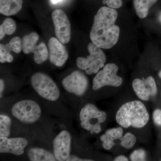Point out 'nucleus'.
I'll use <instances>...</instances> for the list:
<instances>
[{
  "label": "nucleus",
  "mask_w": 161,
  "mask_h": 161,
  "mask_svg": "<svg viewBox=\"0 0 161 161\" xmlns=\"http://www.w3.org/2000/svg\"><path fill=\"white\" fill-rule=\"evenodd\" d=\"M103 3L106 4L108 7L113 9H118L122 5V0H103Z\"/></svg>",
  "instance_id": "nucleus-24"
},
{
  "label": "nucleus",
  "mask_w": 161,
  "mask_h": 161,
  "mask_svg": "<svg viewBox=\"0 0 161 161\" xmlns=\"http://www.w3.org/2000/svg\"><path fill=\"white\" fill-rule=\"evenodd\" d=\"M12 114L20 121L32 124L39 120L41 110L36 102L32 100H23L15 103L12 108Z\"/></svg>",
  "instance_id": "nucleus-6"
},
{
  "label": "nucleus",
  "mask_w": 161,
  "mask_h": 161,
  "mask_svg": "<svg viewBox=\"0 0 161 161\" xmlns=\"http://www.w3.org/2000/svg\"><path fill=\"white\" fill-rule=\"evenodd\" d=\"M136 140L135 136L132 133L128 132L122 137L120 145L126 149H131L135 145Z\"/></svg>",
  "instance_id": "nucleus-22"
},
{
  "label": "nucleus",
  "mask_w": 161,
  "mask_h": 161,
  "mask_svg": "<svg viewBox=\"0 0 161 161\" xmlns=\"http://www.w3.org/2000/svg\"><path fill=\"white\" fill-rule=\"evenodd\" d=\"M28 142L23 137L8 138L0 137V152L1 153H11L14 155H22L24 149L27 146Z\"/></svg>",
  "instance_id": "nucleus-14"
},
{
  "label": "nucleus",
  "mask_w": 161,
  "mask_h": 161,
  "mask_svg": "<svg viewBox=\"0 0 161 161\" xmlns=\"http://www.w3.org/2000/svg\"><path fill=\"white\" fill-rule=\"evenodd\" d=\"M50 61L56 66H62L69 57L68 53L63 43L58 38L52 37L48 42Z\"/></svg>",
  "instance_id": "nucleus-12"
},
{
  "label": "nucleus",
  "mask_w": 161,
  "mask_h": 161,
  "mask_svg": "<svg viewBox=\"0 0 161 161\" xmlns=\"http://www.w3.org/2000/svg\"><path fill=\"white\" fill-rule=\"evenodd\" d=\"M52 3H53V4H57V3H59V2H61L62 0H51Z\"/></svg>",
  "instance_id": "nucleus-29"
},
{
  "label": "nucleus",
  "mask_w": 161,
  "mask_h": 161,
  "mask_svg": "<svg viewBox=\"0 0 161 161\" xmlns=\"http://www.w3.org/2000/svg\"><path fill=\"white\" fill-rule=\"evenodd\" d=\"M79 117L82 128L91 133H99L101 131L100 124L106 120L107 114L93 104L88 103L80 110Z\"/></svg>",
  "instance_id": "nucleus-4"
},
{
  "label": "nucleus",
  "mask_w": 161,
  "mask_h": 161,
  "mask_svg": "<svg viewBox=\"0 0 161 161\" xmlns=\"http://www.w3.org/2000/svg\"><path fill=\"white\" fill-rule=\"evenodd\" d=\"M31 82L34 89L43 98L55 101L60 97V92L58 86L49 76L38 72L31 76Z\"/></svg>",
  "instance_id": "nucleus-5"
},
{
  "label": "nucleus",
  "mask_w": 161,
  "mask_h": 161,
  "mask_svg": "<svg viewBox=\"0 0 161 161\" xmlns=\"http://www.w3.org/2000/svg\"><path fill=\"white\" fill-rule=\"evenodd\" d=\"M16 30V25L14 20L11 18H7L0 26V40H2L5 35H11Z\"/></svg>",
  "instance_id": "nucleus-19"
},
{
  "label": "nucleus",
  "mask_w": 161,
  "mask_h": 161,
  "mask_svg": "<svg viewBox=\"0 0 161 161\" xmlns=\"http://www.w3.org/2000/svg\"><path fill=\"white\" fill-rule=\"evenodd\" d=\"M0 48H3L8 53H10L11 51L19 53L22 49V40L19 37H14L6 45L0 44Z\"/></svg>",
  "instance_id": "nucleus-20"
},
{
  "label": "nucleus",
  "mask_w": 161,
  "mask_h": 161,
  "mask_svg": "<svg viewBox=\"0 0 161 161\" xmlns=\"http://www.w3.org/2000/svg\"><path fill=\"white\" fill-rule=\"evenodd\" d=\"M129 160L128 158L124 155L118 156L117 157L115 158L114 161H127Z\"/></svg>",
  "instance_id": "nucleus-27"
},
{
  "label": "nucleus",
  "mask_w": 161,
  "mask_h": 161,
  "mask_svg": "<svg viewBox=\"0 0 161 161\" xmlns=\"http://www.w3.org/2000/svg\"><path fill=\"white\" fill-rule=\"evenodd\" d=\"M87 49L89 56L86 58L79 57L76 64L78 68L85 71L87 75L96 74L104 65L106 57L102 50L92 42L89 43Z\"/></svg>",
  "instance_id": "nucleus-3"
},
{
  "label": "nucleus",
  "mask_w": 161,
  "mask_h": 161,
  "mask_svg": "<svg viewBox=\"0 0 161 161\" xmlns=\"http://www.w3.org/2000/svg\"><path fill=\"white\" fill-rule=\"evenodd\" d=\"M159 77L161 78V71L159 72Z\"/></svg>",
  "instance_id": "nucleus-31"
},
{
  "label": "nucleus",
  "mask_w": 161,
  "mask_h": 161,
  "mask_svg": "<svg viewBox=\"0 0 161 161\" xmlns=\"http://www.w3.org/2000/svg\"><path fill=\"white\" fill-rule=\"evenodd\" d=\"M67 161H92V160H89V159H81L79 158L78 157L76 156L75 155H71L69 156V157L67 159Z\"/></svg>",
  "instance_id": "nucleus-26"
},
{
  "label": "nucleus",
  "mask_w": 161,
  "mask_h": 161,
  "mask_svg": "<svg viewBox=\"0 0 161 161\" xmlns=\"http://www.w3.org/2000/svg\"><path fill=\"white\" fill-rule=\"evenodd\" d=\"M71 137L67 131H62L53 142L54 155L57 160L66 161L70 156Z\"/></svg>",
  "instance_id": "nucleus-11"
},
{
  "label": "nucleus",
  "mask_w": 161,
  "mask_h": 161,
  "mask_svg": "<svg viewBox=\"0 0 161 161\" xmlns=\"http://www.w3.org/2000/svg\"><path fill=\"white\" fill-rule=\"evenodd\" d=\"M153 119L154 123L158 125H161V110L156 109L153 113Z\"/></svg>",
  "instance_id": "nucleus-25"
},
{
  "label": "nucleus",
  "mask_w": 161,
  "mask_h": 161,
  "mask_svg": "<svg viewBox=\"0 0 161 161\" xmlns=\"http://www.w3.org/2000/svg\"><path fill=\"white\" fill-rule=\"evenodd\" d=\"M159 21H160L161 23V12L160 14L159 15Z\"/></svg>",
  "instance_id": "nucleus-30"
},
{
  "label": "nucleus",
  "mask_w": 161,
  "mask_h": 161,
  "mask_svg": "<svg viewBox=\"0 0 161 161\" xmlns=\"http://www.w3.org/2000/svg\"><path fill=\"white\" fill-rule=\"evenodd\" d=\"M146 157V152L142 149L135 150L130 155V159L132 161H145Z\"/></svg>",
  "instance_id": "nucleus-23"
},
{
  "label": "nucleus",
  "mask_w": 161,
  "mask_h": 161,
  "mask_svg": "<svg viewBox=\"0 0 161 161\" xmlns=\"http://www.w3.org/2000/svg\"><path fill=\"white\" fill-rule=\"evenodd\" d=\"M62 85L67 92L77 96H82L88 87V80L83 73L76 70L64 78Z\"/></svg>",
  "instance_id": "nucleus-9"
},
{
  "label": "nucleus",
  "mask_w": 161,
  "mask_h": 161,
  "mask_svg": "<svg viewBox=\"0 0 161 161\" xmlns=\"http://www.w3.org/2000/svg\"><path fill=\"white\" fill-rule=\"evenodd\" d=\"M123 130L121 127L113 128L107 130L100 137L103 142V147L106 150H109L115 145L114 141L116 140H121L123 137Z\"/></svg>",
  "instance_id": "nucleus-15"
},
{
  "label": "nucleus",
  "mask_w": 161,
  "mask_h": 161,
  "mask_svg": "<svg viewBox=\"0 0 161 161\" xmlns=\"http://www.w3.org/2000/svg\"><path fill=\"white\" fill-rule=\"evenodd\" d=\"M132 86L136 95L142 100H148L150 96H154L157 93L155 80L151 76L146 79H134Z\"/></svg>",
  "instance_id": "nucleus-13"
},
{
  "label": "nucleus",
  "mask_w": 161,
  "mask_h": 161,
  "mask_svg": "<svg viewBox=\"0 0 161 161\" xmlns=\"http://www.w3.org/2000/svg\"><path fill=\"white\" fill-rule=\"evenodd\" d=\"M118 14L113 8L102 7L94 18L90 38L98 47L108 49L115 46L119 38L120 29L115 25Z\"/></svg>",
  "instance_id": "nucleus-1"
},
{
  "label": "nucleus",
  "mask_w": 161,
  "mask_h": 161,
  "mask_svg": "<svg viewBox=\"0 0 161 161\" xmlns=\"http://www.w3.org/2000/svg\"><path fill=\"white\" fill-rule=\"evenodd\" d=\"M28 156L31 161H55L57 160L54 155L47 150L39 148L29 149Z\"/></svg>",
  "instance_id": "nucleus-17"
},
{
  "label": "nucleus",
  "mask_w": 161,
  "mask_h": 161,
  "mask_svg": "<svg viewBox=\"0 0 161 161\" xmlns=\"http://www.w3.org/2000/svg\"><path fill=\"white\" fill-rule=\"evenodd\" d=\"M52 17L56 37L64 44L69 43L71 38V26L67 16L63 10L57 9L53 12Z\"/></svg>",
  "instance_id": "nucleus-10"
},
{
  "label": "nucleus",
  "mask_w": 161,
  "mask_h": 161,
  "mask_svg": "<svg viewBox=\"0 0 161 161\" xmlns=\"http://www.w3.org/2000/svg\"><path fill=\"white\" fill-rule=\"evenodd\" d=\"M150 116L146 107L139 101H133L124 104L117 111L116 122L125 128L132 127L143 128L147 125Z\"/></svg>",
  "instance_id": "nucleus-2"
},
{
  "label": "nucleus",
  "mask_w": 161,
  "mask_h": 161,
  "mask_svg": "<svg viewBox=\"0 0 161 161\" xmlns=\"http://www.w3.org/2000/svg\"><path fill=\"white\" fill-rule=\"evenodd\" d=\"M157 0H134V6L139 17L144 19L147 16L150 7L156 3Z\"/></svg>",
  "instance_id": "nucleus-18"
},
{
  "label": "nucleus",
  "mask_w": 161,
  "mask_h": 161,
  "mask_svg": "<svg viewBox=\"0 0 161 161\" xmlns=\"http://www.w3.org/2000/svg\"><path fill=\"white\" fill-rule=\"evenodd\" d=\"M4 87H5V85L4 82L3 80L1 79L0 80V95H1V98L2 97V94L3 91H4Z\"/></svg>",
  "instance_id": "nucleus-28"
},
{
  "label": "nucleus",
  "mask_w": 161,
  "mask_h": 161,
  "mask_svg": "<svg viewBox=\"0 0 161 161\" xmlns=\"http://www.w3.org/2000/svg\"><path fill=\"white\" fill-rule=\"evenodd\" d=\"M118 69L115 64L109 63L105 65L93 79V89L97 91L105 86L119 87L121 85L123 79L117 75Z\"/></svg>",
  "instance_id": "nucleus-8"
},
{
  "label": "nucleus",
  "mask_w": 161,
  "mask_h": 161,
  "mask_svg": "<svg viewBox=\"0 0 161 161\" xmlns=\"http://www.w3.org/2000/svg\"><path fill=\"white\" fill-rule=\"evenodd\" d=\"M23 0H0V13L6 16L16 14L21 10Z\"/></svg>",
  "instance_id": "nucleus-16"
},
{
  "label": "nucleus",
  "mask_w": 161,
  "mask_h": 161,
  "mask_svg": "<svg viewBox=\"0 0 161 161\" xmlns=\"http://www.w3.org/2000/svg\"><path fill=\"white\" fill-rule=\"evenodd\" d=\"M39 36L36 32L23 36L22 40V50L25 54L33 53L35 62L41 64L47 60L48 50L46 44L43 42L37 45Z\"/></svg>",
  "instance_id": "nucleus-7"
},
{
  "label": "nucleus",
  "mask_w": 161,
  "mask_h": 161,
  "mask_svg": "<svg viewBox=\"0 0 161 161\" xmlns=\"http://www.w3.org/2000/svg\"><path fill=\"white\" fill-rule=\"evenodd\" d=\"M11 120L8 116L0 115V137H8L10 134Z\"/></svg>",
  "instance_id": "nucleus-21"
}]
</instances>
